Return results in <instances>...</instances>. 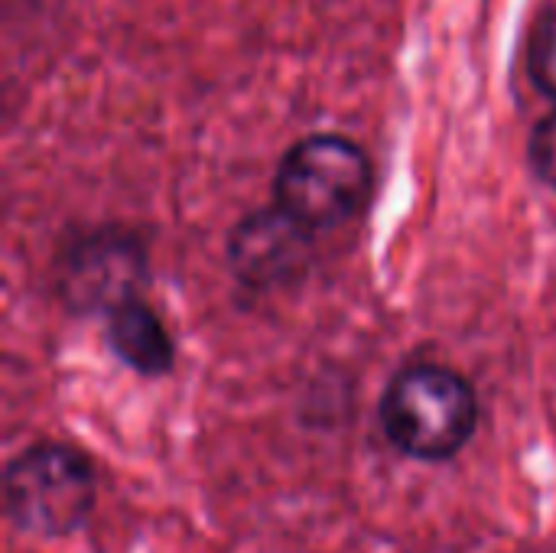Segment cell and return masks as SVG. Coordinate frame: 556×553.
<instances>
[{
	"label": "cell",
	"instance_id": "obj_8",
	"mask_svg": "<svg viewBox=\"0 0 556 553\" xmlns=\"http://www.w3.org/2000/svg\"><path fill=\"white\" fill-rule=\"evenodd\" d=\"M528 153H531L534 173L556 189V111L534 127Z\"/></svg>",
	"mask_w": 556,
	"mask_h": 553
},
{
	"label": "cell",
	"instance_id": "obj_6",
	"mask_svg": "<svg viewBox=\"0 0 556 553\" xmlns=\"http://www.w3.org/2000/svg\"><path fill=\"white\" fill-rule=\"evenodd\" d=\"M108 349L137 375L143 378H163L169 375L176 362L173 336L166 332L163 319L137 297L108 313L104 323Z\"/></svg>",
	"mask_w": 556,
	"mask_h": 553
},
{
	"label": "cell",
	"instance_id": "obj_4",
	"mask_svg": "<svg viewBox=\"0 0 556 553\" xmlns=\"http://www.w3.org/2000/svg\"><path fill=\"white\" fill-rule=\"evenodd\" d=\"M147 280V254L134 235L98 231L72 244L62 261L59 290L72 310H104V316L137 300V287Z\"/></svg>",
	"mask_w": 556,
	"mask_h": 553
},
{
	"label": "cell",
	"instance_id": "obj_2",
	"mask_svg": "<svg viewBox=\"0 0 556 553\" xmlns=\"http://www.w3.org/2000/svg\"><path fill=\"white\" fill-rule=\"evenodd\" d=\"M371 192V163L365 150L339 134L296 140L274 179V205L306 231L339 228L362 212Z\"/></svg>",
	"mask_w": 556,
	"mask_h": 553
},
{
	"label": "cell",
	"instance_id": "obj_1",
	"mask_svg": "<svg viewBox=\"0 0 556 553\" xmlns=\"http://www.w3.org/2000/svg\"><path fill=\"white\" fill-rule=\"evenodd\" d=\"M378 414L397 453L420 463H443L469 447L479 424V398L453 368L407 365L384 388Z\"/></svg>",
	"mask_w": 556,
	"mask_h": 553
},
{
	"label": "cell",
	"instance_id": "obj_5",
	"mask_svg": "<svg viewBox=\"0 0 556 553\" xmlns=\"http://www.w3.org/2000/svg\"><path fill=\"white\" fill-rule=\"evenodd\" d=\"M231 274L257 290L293 284L309 271L313 261V231L296 225L277 205L251 212L241 218L228 238Z\"/></svg>",
	"mask_w": 556,
	"mask_h": 553
},
{
	"label": "cell",
	"instance_id": "obj_7",
	"mask_svg": "<svg viewBox=\"0 0 556 553\" xmlns=\"http://www.w3.org/2000/svg\"><path fill=\"white\" fill-rule=\"evenodd\" d=\"M528 72H531L534 85L556 101V10H551L538 23V29L531 36Z\"/></svg>",
	"mask_w": 556,
	"mask_h": 553
},
{
	"label": "cell",
	"instance_id": "obj_3",
	"mask_svg": "<svg viewBox=\"0 0 556 553\" xmlns=\"http://www.w3.org/2000/svg\"><path fill=\"white\" fill-rule=\"evenodd\" d=\"M7 518L39 538H65L94 508V466L65 443H36L3 473Z\"/></svg>",
	"mask_w": 556,
	"mask_h": 553
}]
</instances>
